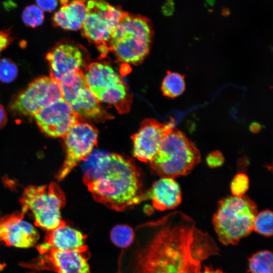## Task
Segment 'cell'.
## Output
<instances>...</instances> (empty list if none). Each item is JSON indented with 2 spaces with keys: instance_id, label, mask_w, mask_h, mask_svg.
<instances>
[{
  "instance_id": "obj_6",
  "label": "cell",
  "mask_w": 273,
  "mask_h": 273,
  "mask_svg": "<svg viewBox=\"0 0 273 273\" xmlns=\"http://www.w3.org/2000/svg\"><path fill=\"white\" fill-rule=\"evenodd\" d=\"M19 201L21 212L25 214L30 211L35 225L43 230L51 231L65 222L61 219L60 210L66 204V197L56 183L27 187Z\"/></svg>"
},
{
  "instance_id": "obj_29",
  "label": "cell",
  "mask_w": 273,
  "mask_h": 273,
  "mask_svg": "<svg viewBox=\"0 0 273 273\" xmlns=\"http://www.w3.org/2000/svg\"><path fill=\"white\" fill-rule=\"evenodd\" d=\"M37 6L43 11L48 12L55 10L58 6L59 0H35Z\"/></svg>"
},
{
  "instance_id": "obj_35",
  "label": "cell",
  "mask_w": 273,
  "mask_h": 273,
  "mask_svg": "<svg viewBox=\"0 0 273 273\" xmlns=\"http://www.w3.org/2000/svg\"><path fill=\"white\" fill-rule=\"evenodd\" d=\"M168 2H172V0H168Z\"/></svg>"
},
{
  "instance_id": "obj_17",
  "label": "cell",
  "mask_w": 273,
  "mask_h": 273,
  "mask_svg": "<svg viewBox=\"0 0 273 273\" xmlns=\"http://www.w3.org/2000/svg\"><path fill=\"white\" fill-rule=\"evenodd\" d=\"M87 236L80 231L72 228L65 222L56 228L47 231L43 243L37 246L39 253L48 249L71 250L85 245Z\"/></svg>"
},
{
  "instance_id": "obj_7",
  "label": "cell",
  "mask_w": 273,
  "mask_h": 273,
  "mask_svg": "<svg viewBox=\"0 0 273 273\" xmlns=\"http://www.w3.org/2000/svg\"><path fill=\"white\" fill-rule=\"evenodd\" d=\"M86 5L87 13L81 28L82 34L105 55L110 51L112 34L125 12L105 0H88Z\"/></svg>"
},
{
  "instance_id": "obj_22",
  "label": "cell",
  "mask_w": 273,
  "mask_h": 273,
  "mask_svg": "<svg viewBox=\"0 0 273 273\" xmlns=\"http://www.w3.org/2000/svg\"><path fill=\"white\" fill-rule=\"evenodd\" d=\"M185 89L184 76L177 73L167 71L161 85L163 95L173 98L180 95Z\"/></svg>"
},
{
  "instance_id": "obj_24",
  "label": "cell",
  "mask_w": 273,
  "mask_h": 273,
  "mask_svg": "<svg viewBox=\"0 0 273 273\" xmlns=\"http://www.w3.org/2000/svg\"><path fill=\"white\" fill-rule=\"evenodd\" d=\"M272 212L268 209L257 213L253 223V230L266 237L272 236Z\"/></svg>"
},
{
  "instance_id": "obj_10",
  "label": "cell",
  "mask_w": 273,
  "mask_h": 273,
  "mask_svg": "<svg viewBox=\"0 0 273 273\" xmlns=\"http://www.w3.org/2000/svg\"><path fill=\"white\" fill-rule=\"evenodd\" d=\"M98 130L93 125L80 119L63 138L65 157L56 177L64 179L81 161L85 160L97 145Z\"/></svg>"
},
{
  "instance_id": "obj_25",
  "label": "cell",
  "mask_w": 273,
  "mask_h": 273,
  "mask_svg": "<svg viewBox=\"0 0 273 273\" xmlns=\"http://www.w3.org/2000/svg\"><path fill=\"white\" fill-rule=\"evenodd\" d=\"M22 19L27 26L34 28L41 25L43 22L44 12L37 5H31L24 9Z\"/></svg>"
},
{
  "instance_id": "obj_20",
  "label": "cell",
  "mask_w": 273,
  "mask_h": 273,
  "mask_svg": "<svg viewBox=\"0 0 273 273\" xmlns=\"http://www.w3.org/2000/svg\"><path fill=\"white\" fill-rule=\"evenodd\" d=\"M63 99L70 105L75 99L80 90L87 86L84 74L81 70L60 82Z\"/></svg>"
},
{
  "instance_id": "obj_2",
  "label": "cell",
  "mask_w": 273,
  "mask_h": 273,
  "mask_svg": "<svg viewBox=\"0 0 273 273\" xmlns=\"http://www.w3.org/2000/svg\"><path fill=\"white\" fill-rule=\"evenodd\" d=\"M86 159L83 182L96 201L122 211L144 200L141 174L130 159L103 152Z\"/></svg>"
},
{
  "instance_id": "obj_26",
  "label": "cell",
  "mask_w": 273,
  "mask_h": 273,
  "mask_svg": "<svg viewBox=\"0 0 273 273\" xmlns=\"http://www.w3.org/2000/svg\"><path fill=\"white\" fill-rule=\"evenodd\" d=\"M18 69L16 64L11 59H0V81L10 83L17 77Z\"/></svg>"
},
{
  "instance_id": "obj_8",
  "label": "cell",
  "mask_w": 273,
  "mask_h": 273,
  "mask_svg": "<svg viewBox=\"0 0 273 273\" xmlns=\"http://www.w3.org/2000/svg\"><path fill=\"white\" fill-rule=\"evenodd\" d=\"M84 76L88 88L99 101L113 105L120 113L129 110L131 96L111 67L92 63L88 66Z\"/></svg>"
},
{
  "instance_id": "obj_18",
  "label": "cell",
  "mask_w": 273,
  "mask_h": 273,
  "mask_svg": "<svg viewBox=\"0 0 273 273\" xmlns=\"http://www.w3.org/2000/svg\"><path fill=\"white\" fill-rule=\"evenodd\" d=\"M86 1L74 0L62 6L52 17L54 25L66 30L81 29L87 13Z\"/></svg>"
},
{
  "instance_id": "obj_14",
  "label": "cell",
  "mask_w": 273,
  "mask_h": 273,
  "mask_svg": "<svg viewBox=\"0 0 273 273\" xmlns=\"http://www.w3.org/2000/svg\"><path fill=\"white\" fill-rule=\"evenodd\" d=\"M25 214L15 212L0 219V242L8 246L28 248L39 239L37 231L24 220Z\"/></svg>"
},
{
  "instance_id": "obj_1",
  "label": "cell",
  "mask_w": 273,
  "mask_h": 273,
  "mask_svg": "<svg viewBox=\"0 0 273 273\" xmlns=\"http://www.w3.org/2000/svg\"><path fill=\"white\" fill-rule=\"evenodd\" d=\"M122 249L116 273H203V262L219 254L214 239L181 212L139 225Z\"/></svg>"
},
{
  "instance_id": "obj_32",
  "label": "cell",
  "mask_w": 273,
  "mask_h": 273,
  "mask_svg": "<svg viewBox=\"0 0 273 273\" xmlns=\"http://www.w3.org/2000/svg\"><path fill=\"white\" fill-rule=\"evenodd\" d=\"M174 10V4L172 2H168L163 7L164 14L169 16L172 14Z\"/></svg>"
},
{
  "instance_id": "obj_3",
  "label": "cell",
  "mask_w": 273,
  "mask_h": 273,
  "mask_svg": "<svg viewBox=\"0 0 273 273\" xmlns=\"http://www.w3.org/2000/svg\"><path fill=\"white\" fill-rule=\"evenodd\" d=\"M257 213L256 203L246 196H228L219 200L212 218L219 241L224 245L237 244L253 230Z\"/></svg>"
},
{
  "instance_id": "obj_28",
  "label": "cell",
  "mask_w": 273,
  "mask_h": 273,
  "mask_svg": "<svg viewBox=\"0 0 273 273\" xmlns=\"http://www.w3.org/2000/svg\"><path fill=\"white\" fill-rule=\"evenodd\" d=\"M224 158L219 151H214L208 154L206 158L207 165L211 168L220 167L224 163Z\"/></svg>"
},
{
  "instance_id": "obj_16",
  "label": "cell",
  "mask_w": 273,
  "mask_h": 273,
  "mask_svg": "<svg viewBox=\"0 0 273 273\" xmlns=\"http://www.w3.org/2000/svg\"><path fill=\"white\" fill-rule=\"evenodd\" d=\"M144 199L151 200L153 207L158 210L172 209L181 203L180 188L174 178L161 177L148 192L144 193Z\"/></svg>"
},
{
  "instance_id": "obj_15",
  "label": "cell",
  "mask_w": 273,
  "mask_h": 273,
  "mask_svg": "<svg viewBox=\"0 0 273 273\" xmlns=\"http://www.w3.org/2000/svg\"><path fill=\"white\" fill-rule=\"evenodd\" d=\"M46 58L50 77L59 82L81 70L84 63L81 50L70 42L59 43L47 54Z\"/></svg>"
},
{
  "instance_id": "obj_34",
  "label": "cell",
  "mask_w": 273,
  "mask_h": 273,
  "mask_svg": "<svg viewBox=\"0 0 273 273\" xmlns=\"http://www.w3.org/2000/svg\"><path fill=\"white\" fill-rule=\"evenodd\" d=\"M59 1H60L62 6L65 5L69 3V0H59Z\"/></svg>"
},
{
  "instance_id": "obj_19",
  "label": "cell",
  "mask_w": 273,
  "mask_h": 273,
  "mask_svg": "<svg viewBox=\"0 0 273 273\" xmlns=\"http://www.w3.org/2000/svg\"><path fill=\"white\" fill-rule=\"evenodd\" d=\"M79 116L90 119H99L102 115L100 101L86 86L82 88L69 105Z\"/></svg>"
},
{
  "instance_id": "obj_30",
  "label": "cell",
  "mask_w": 273,
  "mask_h": 273,
  "mask_svg": "<svg viewBox=\"0 0 273 273\" xmlns=\"http://www.w3.org/2000/svg\"><path fill=\"white\" fill-rule=\"evenodd\" d=\"M12 39L9 30H0V53L9 46Z\"/></svg>"
},
{
  "instance_id": "obj_21",
  "label": "cell",
  "mask_w": 273,
  "mask_h": 273,
  "mask_svg": "<svg viewBox=\"0 0 273 273\" xmlns=\"http://www.w3.org/2000/svg\"><path fill=\"white\" fill-rule=\"evenodd\" d=\"M135 238V231L129 225L118 224L114 226L110 232V239L113 245L125 249L128 248Z\"/></svg>"
},
{
  "instance_id": "obj_23",
  "label": "cell",
  "mask_w": 273,
  "mask_h": 273,
  "mask_svg": "<svg viewBox=\"0 0 273 273\" xmlns=\"http://www.w3.org/2000/svg\"><path fill=\"white\" fill-rule=\"evenodd\" d=\"M249 271L251 273H272V255L268 250L254 254L249 259Z\"/></svg>"
},
{
  "instance_id": "obj_4",
  "label": "cell",
  "mask_w": 273,
  "mask_h": 273,
  "mask_svg": "<svg viewBox=\"0 0 273 273\" xmlns=\"http://www.w3.org/2000/svg\"><path fill=\"white\" fill-rule=\"evenodd\" d=\"M153 35L148 18L125 12L112 34L109 49L120 61L136 65L148 55Z\"/></svg>"
},
{
  "instance_id": "obj_9",
  "label": "cell",
  "mask_w": 273,
  "mask_h": 273,
  "mask_svg": "<svg viewBox=\"0 0 273 273\" xmlns=\"http://www.w3.org/2000/svg\"><path fill=\"white\" fill-rule=\"evenodd\" d=\"M62 99L60 82L50 76H42L20 92L11 102L10 108L21 115L33 117L41 109Z\"/></svg>"
},
{
  "instance_id": "obj_11",
  "label": "cell",
  "mask_w": 273,
  "mask_h": 273,
  "mask_svg": "<svg viewBox=\"0 0 273 273\" xmlns=\"http://www.w3.org/2000/svg\"><path fill=\"white\" fill-rule=\"evenodd\" d=\"M24 267L36 270H51L56 273H91L88 260L90 257L86 245L71 250L48 249Z\"/></svg>"
},
{
  "instance_id": "obj_31",
  "label": "cell",
  "mask_w": 273,
  "mask_h": 273,
  "mask_svg": "<svg viewBox=\"0 0 273 273\" xmlns=\"http://www.w3.org/2000/svg\"><path fill=\"white\" fill-rule=\"evenodd\" d=\"M7 113L4 107L0 104V129L5 126L7 122Z\"/></svg>"
},
{
  "instance_id": "obj_13",
  "label": "cell",
  "mask_w": 273,
  "mask_h": 273,
  "mask_svg": "<svg viewBox=\"0 0 273 273\" xmlns=\"http://www.w3.org/2000/svg\"><path fill=\"white\" fill-rule=\"evenodd\" d=\"M33 117L40 129L46 134L62 138L82 118L63 99L41 109Z\"/></svg>"
},
{
  "instance_id": "obj_33",
  "label": "cell",
  "mask_w": 273,
  "mask_h": 273,
  "mask_svg": "<svg viewBox=\"0 0 273 273\" xmlns=\"http://www.w3.org/2000/svg\"><path fill=\"white\" fill-rule=\"evenodd\" d=\"M203 273H225L222 270L219 268H215L211 266H204Z\"/></svg>"
},
{
  "instance_id": "obj_27",
  "label": "cell",
  "mask_w": 273,
  "mask_h": 273,
  "mask_svg": "<svg viewBox=\"0 0 273 273\" xmlns=\"http://www.w3.org/2000/svg\"><path fill=\"white\" fill-rule=\"evenodd\" d=\"M249 188V179L244 173H239L233 178L230 184L233 196L241 197L245 195Z\"/></svg>"
},
{
  "instance_id": "obj_5",
  "label": "cell",
  "mask_w": 273,
  "mask_h": 273,
  "mask_svg": "<svg viewBox=\"0 0 273 273\" xmlns=\"http://www.w3.org/2000/svg\"><path fill=\"white\" fill-rule=\"evenodd\" d=\"M201 161V154L184 133L173 130L163 139L158 153L150 162L152 171L161 177L186 175Z\"/></svg>"
},
{
  "instance_id": "obj_12",
  "label": "cell",
  "mask_w": 273,
  "mask_h": 273,
  "mask_svg": "<svg viewBox=\"0 0 273 273\" xmlns=\"http://www.w3.org/2000/svg\"><path fill=\"white\" fill-rule=\"evenodd\" d=\"M172 120L166 123L154 119H146L141 123L138 131L131 138L133 155L139 160L149 163L156 155L164 138L174 129Z\"/></svg>"
}]
</instances>
